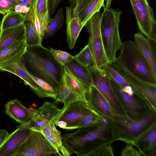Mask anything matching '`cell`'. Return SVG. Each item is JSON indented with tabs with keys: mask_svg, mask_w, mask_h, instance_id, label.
<instances>
[{
	"mask_svg": "<svg viewBox=\"0 0 156 156\" xmlns=\"http://www.w3.org/2000/svg\"><path fill=\"white\" fill-rule=\"evenodd\" d=\"M86 100L92 109L101 116L112 119L116 115L106 98L93 84L90 87Z\"/></svg>",
	"mask_w": 156,
	"mask_h": 156,
	"instance_id": "2e32d148",
	"label": "cell"
},
{
	"mask_svg": "<svg viewBox=\"0 0 156 156\" xmlns=\"http://www.w3.org/2000/svg\"><path fill=\"white\" fill-rule=\"evenodd\" d=\"M105 0H88L77 16L83 27L87 22L96 12H100L102 7L105 6Z\"/></svg>",
	"mask_w": 156,
	"mask_h": 156,
	"instance_id": "cb8c5ba5",
	"label": "cell"
},
{
	"mask_svg": "<svg viewBox=\"0 0 156 156\" xmlns=\"http://www.w3.org/2000/svg\"><path fill=\"white\" fill-rule=\"evenodd\" d=\"M27 21L25 15L12 11L3 16L0 27V30L14 27L23 23Z\"/></svg>",
	"mask_w": 156,
	"mask_h": 156,
	"instance_id": "83f0119b",
	"label": "cell"
},
{
	"mask_svg": "<svg viewBox=\"0 0 156 156\" xmlns=\"http://www.w3.org/2000/svg\"><path fill=\"white\" fill-rule=\"evenodd\" d=\"M105 5L104 8V9H108L110 8L112 0H105Z\"/></svg>",
	"mask_w": 156,
	"mask_h": 156,
	"instance_id": "b9f144b4",
	"label": "cell"
},
{
	"mask_svg": "<svg viewBox=\"0 0 156 156\" xmlns=\"http://www.w3.org/2000/svg\"><path fill=\"white\" fill-rule=\"evenodd\" d=\"M87 67L93 84L106 98L115 114L127 117L125 111L111 87L108 73L104 69L98 68L94 65Z\"/></svg>",
	"mask_w": 156,
	"mask_h": 156,
	"instance_id": "30bf717a",
	"label": "cell"
},
{
	"mask_svg": "<svg viewBox=\"0 0 156 156\" xmlns=\"http://www.w3.org/2000/svg\"><path fill=\"white\" fill-rule=\"evenodd\" d=\"M130 1L140 31L147 38L155 42L156 21L147 0Z\"/></svg>",
	"mask_w": 156,
	"mask_h": 156,
	"instance_id": "8fae6325",
	"label": "cell"
},
{
	"mask_svg": "<svg viewBox=\"0 0 156 156\" xmlns=\"http://www.w3.org/2000/svg\"><path fill=\"white\" fill-rule=\"evenodd\" d=\"M55 101L51 102L45 101L39 108L35 109L30 107V113L31 120L27 124L31 129L40 131L51 122L55 121L62 109L57 106Z\"/></svg>",
	"mask_w": 156,
	"mask_h": 156,
	"instance_id": "4fadbf2b",
	"label": "cell"
},
{
	"mask_svg": "<svg viewBox=\"0 0 156 156\" xmlns=\"http://www.w3.org/2000/svg\"><path fill=\"white\" fill-rule=\"evenodd\" d=\"M30 74L38 85L50 95L51 98L56 100L58 93L50 84L43 80L33 76Z\"/></svg>",
	"mask_w": 156,
	"mask_h": 156,
	"instance_id": "d6a6232c",
	"label": "cell"
},
{
	"mask_svg": "<svg viewBox=\"0 0 156 156\" xmlns=\"http://www.w3.org/2000/svg\"><path fill=\"white\" fill-rule=\"evenodd\" d=\"M9 135L6 130L0 129V149Z\"/></svg>",
	"mask_w": 156,
	"mask_h": 156,
	"instance_id": "60d3db41",
	"label": "cell"
},
{
	"mask_svg": "<svg viewBox=\"0 0 156 156\" xmlns=\"http://www.w3.org/2000/svg\"><path fill=\"white\" fill-rule=\"evenodd\" d=\"M25 43L27 47L42 45L32 21H25Z\"/></svg>",
	"mask_w": 156,
	"mask_h": 156,
	"instance_id": "f1b7e54d",
	"label": "cell"
},
{
	"mask_svg": "<svg viewBox=\"0 0 156 156\" xmlns=\"http://www.w3.org/2000/svg\"><path fill=\"white\" fill-rule=\"evenodd\" d=\"M62 109L55 121V125L69 130L76 129L79 124L94 112L87 101L80 99L71 102Z\"/></svg>",
	"mask_w": 156,
	"mask_h": 156,
	"instance_id": "ba28073f",
	"label": "cell"
},
{
	"mask_svg": "<svg viewBox=\"0 0 156 156\" xmlns=\"http://www.w3.org/2000/svg\"><path fill=\"white\" fill-rule=\"evenodd\" d=\"M136 92L142 94L156 109V85L145 83L128 71L117 58L109 62Z\"/></svg>",
	"mask_w": 156,
	"mask_h": 156,
	"instance_id": "7c38bea8",
	"label": "cell"
},
{
	"mask_svg": "<svg viewBox=\"0 0 156 156\" xmlns=\"http://www.w3.org/2000/svg\"><path fill=\"white\" fill-rule=\"evenodd\" d=\"M120 50L117 58L128 71L141 80L156 85V75L134 41H125Z\"/></svg>",
	"mask_w": 156,
	"mask_h": 156,
	"instance_id": "3957f363",
	"label": "cell"
},
{
	"mask_svg": "<svg viewBox=\"0 0 156 156\" xmlns=\"http://www.w3.org/2000/svg\"><path fill=\"white\" fill-rule=\"evenodd\" d=\"M49 50L56 61L62 66L74 58L73 56L65 51L55 50L51 47L49 48Z\"/></svg>",
	"mask_w": 156,
	"mask_h": 156,
	"instance_id": "1f68e13d",
	"label": "cell"
},
{
	"mask_svg": "<svg viewBox=\"0 0 156 156\" xmlns=\"http://www.w3.org/2000/svg\"><path fill=\"white\" fill-rule=\"evenodd\" d=\"M133 145L142 155L156 156V124L141 135L134 142Z\"/></svg>",
	"mask_w": 156,
	"mask_h": 156,
	"instance_id": "e0dca14e",
	"label": "cell"
},
{
	"mask_svg": "<svg viewBox=\"0 0 156 156\" xmlns=\"http://www.w3.org/2000/svg\"><path fill=\"white\" fill-rule=\"evenodd\" d=\"M9 134L0 149V156H13L29 136L31 129L26 124L20 125Z\"/></svg>",
	"mask_w": 156,
	"mask_h": 156,
	"instance_id": "9a60e30c",
	"label": "cell"
},
{
	"mask_svg": "<svg viewBox=\"0 0 156 156\" xmlns=\"http://www.w3.org/2000/svg\"><path fill=\"white\" fill-rule=\"evenodd\" d=\"M61 0H48V9L50 15L53 14Z\"/></svg>",
	"mask_w": 156,
	"mask_h": 156,
	"instance_id": "ab89813d",
	"label": "cell"
},
{
	"mask_svg": "<svg viewBox=\"0 0 156 156\" xmlns=\"http://www.w3.org/2000/svg\"><path fill=\"white\" fill-rule=\"evenodd\" d=\"M64 20L63 9L62 8L58 9L54 17L50 20L42 40L53 36L62 26Z\"/></svg>",
	"mask_w": 156,
	"mask_h": 156,
	"instance_id": "484cf974",
	"label": "cell"
},
{
	"mask_svg": "<svg viewBox=\"0 0 156 156\" xmlns=\"http://www.w3.org/2000/svg\"><path fill=\"white\" fill-rule=\"evenodd\" d=\"M88 0H74L70 5L72 9V17H76Z\"/></svg>",
	"mask_w": 156,
	"mask_h": 156,
	"instance_id": "74e56055",
	"label": "cell"
},
{
	"mask_svg": "<svg viewBox=\"0 0 156 156\" xmlns=\"http://www.w3.org/2000/svg\"><path fill=\"white\" fill-rule=\"evenodd\" d=\"M122 12L118 9H104L100 29L103 45L109 62L117 58V51L122 45L120 37L119 25Z\"/></svg>",
	"mask_w": 156,
	"mask_h": 156,
	"instance_id": "277c9868",
	"label": "cell"
},
{
	"mask_svg": "<svg viewBox=\"0 0 156 156\" xmlns=\"http://www.w3.org/2000/svg\"><path fill=\"white\" fill-rule=\"evenodd\" d=\"M36 12L40 24L45 15L49 12L48 0H37Z\"/></svg>",
	"mask_w": 156,
	"mask_h": 156,
	"instance_id": "836d02e7",
	"label": "cell"
},
{
	"mask_svg": "<svg viewBox=\"0 0 156 156\" xmlns=\"http://www.w3.org/2000/svg\"><path fill=\"white\" fill-rule=\"evenodd\" d=\"M111 144H107L102 147L92 156H113L114 151Z\"/></svg>",
	"mask_w": 156,
	"mask_h": 156,
	"instance_id": "d590c367",
	"label": "cell"
},
{
	"mask_svg": "<svg viewBox=\"0 0 156 156\" xmlns=\"http://www.w3.org/2000/svg\"><path fill=\"white\" fill-rule=\"evenodd\" d=\"M20 41H25V27L24 23L14 27L1 30L0 51Z\"/></svg>",
	"mask_w": 156,
	"mask_h": 156,
	"instance_id": "d6986e66",
	"label": "cell"
},
{
	"mask_svg": "<svg viewBox=\"0 0 156 156\" xmlns=\"http://www.w3.org/2000/svg\"><path fill=\"white\" fill-rule=\"evenodd\" d=\"M72 8L66 7V41L69 48L74 47L80 33L83 27L78 17H72Z\"/></svg>",
	"mask_w": 156,
	"mask_h": 156,
	"instance_id": "ffe728a7",
	"label": "cell"
},
{
	"mask_svg": "<svg viewBox=\"0 0 156 156\" xmlns=\"http://www.w3.org/2000/svg\"><path fill=\"white\" fill-rule=\"evenodd\" d=\"M62 144L78 156H92L100 148L117 140L112 119L103 117L99 122L62 136Z\"/></svg>",
	"mask_w": 156,
	"mask_h": 156,
	"instance_id": "6da1fadb",
	"label": "cell"
},
{
	"mask_svg": "<svg viewBox=\"0 0 156 156\" xmlns=\"http://www.w3.org/2000/svg\"><path fill=\"white\" fill-rule=\"evenodd\" d=\"M27 49L25 41H20L0 51V64L23 56Z\"/></svg>",
	"mask_w": 156,
	"mask_h": 156,
	"instance_id": "d4e9b609",
	"label": "cell"
},
{
	"mask_svg": "<svg viewBox=\"0 0 156 156\" xmlns=\"http://www.w3.org/2000/svg\"><path fill=\"white\" fill-rule=\"evenodd\" d=\"M112 123L117 140L133 145L139 137L156 124V110L152 111L140 120L134 121L116 115Z\"/></svg>",
	"mask_w": 156,
	"mask_h": 156,
	"instance_id": "5b68a950",
	"label": "cell"
},
{
	"mask_svg": "<svg viewBox=\"0 0 156 156\" xmlns=\"http://www.w3.org/2000/svg\"><path fill=\"white\" fill-rule=\"evenodd\" d=\"M0 71L9 72L20 78L39 98H51L30 76L25 68L23 55L0 64Z\"/></svg>",
	"mask_w": 156,
	"mask_h": 156,
	"instance_id": "5bb4252c",
	"label": "cell"
},
{
	"mask_svg": "<svg viewBox=\"0 0 156 156\" xmlns=\"http://www.w3.org/2000/svg\"><path fill=\"white\" fill-rule=\"evenodd\" d=\"M103 117L94 112L79 124L76 126V129L88 126L97 123L101 120Z\"/></svg>",
	"mask_w": 156,
	"mask_h": 156,
	"instance_id": "e575fe53",
	"label": "cell"
},
{
	"mask_svg": "<svg viewBox=\"0 0 156 156\" xmlns=\"http://www.w3.org/2000/svg\"><path fill=\"white\" fill-rule=\"evenodd\" d=\"M54 122H51L40 131L45 136H49L54 140L59 145L63 146L60 131L57 129Z\"/></svg>",
	"mask_w": 156,
	"mask_h": 156,
	"instance_id": "f546056e",
	"label": "cell"
},
{
	"mask_svg": "<svg viewBox=\"0 0 156 156\" xmlns=\"http://www.w3.org/2000/svg\"><path fill=\"white\" fill-rule=\"evenodd\" d=\"M74 76L86 86L90 87L93 84L91 76L87 66L73 58L63 66Z\"/></svg>",
	"mask_w": 156,
	"mask_h": 156,
	"instance_id": "44dd1931",
	"label": "cell"
},
{
	"mask_svg": "<svg viewBox=\"0 0 156 156\" xmlns=\"http://www.w3.org/2000/svg\"><path fill=\"white\" fill-rule=\"evenodd\" d=\"M134 41L149 64L152 71L156 75V60L155 55L149 39L141 33H135Z\"/></svg>",
	"mask_w": 156,
	"mask_h": 156,
	"instance_id": "7402d4cb",
	"label": "cell"
},
{
	"mask_svg": "<svg viewBox=\"0 0 156 156\" xmlns=\"http://www.w3.org/2000/svg\"><path fill=\"white\" fill-rule=\"evenodd\" d=\"M76 59L86 66L93 65L94 60L92 54L87 44L78 54L73 56Z\"/></svg>",
	"mask_w": 156,
	"mask_h": 156,
	"instance_id": "4dcf8cb0",
	"label": "cell"
},
{
	"mask_svg": "<svg viewBox=\"0 0 156 156\" xmlns=\"http://www.w3.org/2000/svg\"><path fill=\"white\" fill-rule=\"evenodd\" d=\"M109 80L112 90L128 119L133 121L140 120L152 111L156 110L142 94L136 93L129 95L109 74Z\"/></svg>",
	"mask_w": 156,
	"mask_h": 156,
	"instance_id": "8992f818",
	"label": "cell"
},
{
	"mask_svg": "<svg viewBox=\"0 0 156 156\" xmlns=\"http://www.w3.org/2000/svg\"><path fill=\"white\" fill-rule=\"evenodd\" d=\"M64 73L68 82L75 92L80 98L87 101L86 96L90 87L86 86L78 80L64 68Z\"/></svg>",
	"mask_w": 156,
	"mask_h": 156,
	"instance_id": "4316f807",
	"label": "cell"
},
{
	"mask_svg": "<svg viewBox=\"0 0 156 156\" xmlns=\"http://www.w3.org/2000/svg\"><path fill=\"white\" fill-rule=\"evenodd\" d=\"M62 155L42 133L31 129L29 136L13 156Z\"/></svg>",
	"mask_w": 156,
	"mask_h": 156,
	"instance_id": "52a82bcc",
	"label": "cell"
},
{
	"mask_svg": "<svg viewBox=\"0 0 156 156\" xmlns=\"http://www.w3.org/2000/svg\"><path fill=\"white\" fill-rule=\"evenodd\" d=\"M127 145L122 150L121 156H142V155L139 151L136 150L132 144H126Z\"/></svg>",
	"mask_w": 156,
	"mask_h": 156,
	"instance_id": "8d00e7d4",
	"label": "cell"
},
{
	"mask_svg": "<svg viewBox=\"0 0 156 156\" xmlns=\"http://www.w3.org/2000/svg\"><path fill=\"white\" fill-rule=\"evenodd\" d=\"M102 16V13L100 11L96 12L85 25L89 34L87 44L92 54L93 65L100 69L109 62L104 49L101 32Z\"/></svg>",
	"mask_w": 156,
	"mask_h": 156,
	"instance_id": "9c48e42d",
	"label": "cell"
},
{
	"mask_svg": "<svg viewBox=\"0 0 156 156\" xmlns=\"http://www.w3.org/2000/svg\"><path fill=\"white\" fill-rule=\"evenodd\" d=\"M5 113L20 125L27 124L30 122V108L24 106L18 99L11 100L5 105Z\"/></svg>",
	"mask_w": 156,
	"mask_h": 156,
	"instance_id": "ac0fdd59",
	"label": "cell"
},
{
	"mask_svg": "<svg viewBox=\"0 0 156 156\" xmlns=\"http://www.w3.org/2000/svg\"><path fill=\"white\" fill-rule=\"evenodd\" d=\"M80 99H81L72 89L64 73L59 85L58 95L55 101L57 103L61 102L63 103V107L64 108L71 102Z\"/></svg>",
	"mask_w": 156,
	"mask_h": 156,
	"instance_id": "603a6c76",
	"label": "cell"
},
{
	"mask_svg": "<svg viewBox=\"0 0 156 156\" xmlns=\"http://www.w3.org/2000/svg\"><path fill=\"white\" fill-rule=\"evenodd\" d=\"M0 22H1V21H0Z\"/></svg>",
	"mask_w": 156,
	"mask_h": 156,
	"instance_id": "f6af8a7d",
	"label": "cell"
},
{
	"mask_svg": "<svg viewBox=\"0 0 156 156\" xmlns=\"http://www.w3.org/2000/svg\"><path fill=\"white\" fill-rule=\"evenodd\" d=\"M9 2H10L13 4H14V3L17 0H5Z\"/></svg>",
	"mask_w": 156,
	"mask_h": 156,
	"instance_id": "7bdbcfd3",
	"label": "cell"
},
{
	"mask_svg": "<svg viewBox=\"0 0 156 156\" xmlns=\"http://www.w3.org/2000/svg\"><path fill=\"white\" fill-rule=\"evenodd\" d=\"M23 57L29 73L48 83L58 93L64 68L56 61L49 49L42 45L27 47Z\"/></svg>",
	"mask_w": 156,
	"mask_h": 156,
	"instance_id": "7a4b0ae2",
	"label": "cell"
},
{
	"mask_svg": "<svg viewBox=\"0 0 156 156\" xmlns=\"http://www.w3.org/2000/svg\"><path fill=\"white\" fill-rule=\"evenodd\" d=\"M14 4L5 0H0V13L4 16L12 11H13Z\"/></svg>",
	"mask_w": 156,
	"mask_h": 156,
	"instance_id": "f35d334b",
	"label": "cell"
},
{
	"mask_svg": "<svg viewBox=\"0 0 156 156\" xmlns=\"http://www.w3.org/2000/svg\"><path fill=\"white\" fill-rule=\"evenodd\" d=\"M74 0H68L69 3L71 5L73 3Z\"/></svg>",
	"mask_w": 156,
	"mask_h": 156,
	"instance_id": "ee69618b",
	"label": "cell"
}]
</instances>
